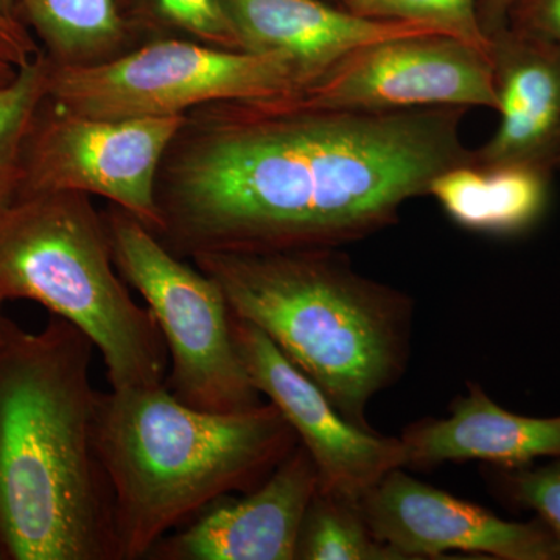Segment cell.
I'll list each match as a JSON object with an SVG mask.
<instances>
[{"label": "cell", "instance_id": "obj_1", "mask_svg": "<svg viewBox=\"0 0 560 560\" xmlns=\"http://www.w3.org/2000/svg\"><path fill=\"white\" fill-rule=\"evenodd\" d=\"M467 110L370 113L280 97L191 109L161 164L156 237L184 260L364 241L441 173L474 164Z\"/></svg>", "mask_w": 560, "mask_h": 560}, {"label": "cell", "instance_id": "obj_2", "mask_svg": "<svg viewBox=\"0 0 560 560\" xmlns=\"http://www.w3.org/2000/svg\"><path fill=\"white\" fill-rule=\"evenodd\" d=\"M92 353L60 316L38 331L0 319L2 560H120Z\"/></svg>", "mask_w": 560, "mask_h": 560}, {"label": "cell", "instance_id": "obj_3", "mask_svg": "<svg viewBox=\"0 0 560 560\" xmlns=\"http://www.w3.org/2000/svg\"><path fill=\"white\" fill-rule=\"evenodd\" d=\"M190 260L219 283L231 312L268 335L342 418L374 431L368 405L399 381L410 359L408 294L360 275L337 248Z\"/></svg>", "mask_w": 560, "mask_h": 560}, {"label": "cell", "instance_id": "obj_4", "mask_svg": "<svg viewBox=\"0 0 560 560\" xmlns=\"http://www.w3.org/2000/svg\"><path fill=\"white\" fill-rule=\"evenodd\" d=\"M95 434L120 560L147 559L210 504L253 492L300 445L271 401L209 412L180 404L165 385L101 393Z\"/></svg>", "mask_w": 560, "mask_h": 560}, {"label": "cell", "instance_id": "obj_5", "mask_svg": "<svg viewBox=\"0 0 560 560\" xmlns=\"http://www.w3.org/2000/svg\"><path fill=\"white\" fill-rule=\"evenodd\" d=\"M38 302L101 350L110 389L165 385L168 352L150 308L132 300L90 195H20L0 208V305Z\"/></svg>", "mask_w": 560, "mask_h": 560}, {"label": "cell", "instance_id": "obj_6", "mask_svg": "<svg viewBox=\"0 0 560 560\" xmlns=\"http://www.w3.org/2000/svg\"><path fill=\"white\" fill-rule=\"evenodd\" d=\"M103 220L117 271L143 298L167 346L165 388L202 411L259 407L261 394L235 349L231 308L219 283L176 257L124 209L116 206Z\"/></svg>", "mask_w": 560, "mask_h": 560}, {"label": "cell", "instance_id": "obj_7", "mask_svg": "<svg viewBox=\"0 0 560 560\" xmlns=\"http://www.w3.org/2000/svg\"><path fill=\"white\" fill-rule=\"evenodd\" d=\"M302 77L282 55L162 39L121 57L60 66L51 61L47 101L97 119L180 116L219 102L293 94Z\"/></svg>", "mask_w": 560, "mask_h": 560}, {"label": "cell", "instance_id": "obj_8", "mask_svg": "<svg viewBox=\"0 0 560 560\" xmlns=\"http://www.w3.org/2000/svg\"><path fill=\"white\" fill-rule=\"evenodd\" d=\"M186 114L97 119L43 102L25 140L20 195H98L161 231L158 176Z\"/></svg>", "mask_w": 560, "mask_h": 560}, {"label": "cell", "instance_id": "obj_9", "mask_svg": "<svg viewBox=\"0 0 560 560\" xmlns=\"http://www.w3.org/2000/svg\"><path fill=\"white\" fill-rule=\"evenodd\" d=\"M280 98L308 108L370 113L445 106L497 109L489 51L447 35L372 44Z\"/></svg>", "mask_w": 560, "mask_h": 560}, {"label": "cell", "instance_id": "obj_10", "mask_svg": "<svg viewBox=\"0 0 560 560\" xmlns=\"http://www.w3.org/2000/svg\"><path fill=\"white\" fill-rule=\"evenodd\" d=\"M231 329L250 382L282 412L312 456L319 492L359 503L389 471L408 467L401 438L381 436L342 418L323 389L268 335L232 312Z\"/></svg>", "mask_w": 560, "mask_h": 560}, {"label": "cell", "instance_id": "obj_11", "mask_svg": "<svg viewBox=\"0 0 560 560\" xmlns=\"http://www.w3.org/2000/svg\"><path fill=\"white\" fill-rule=\"evenodd\" d=\"M375 539L405 560L442 559L460 551L501 560H560V544L539 517L508 522L486 508L389 471L359 501Z\"/></svg>", "mask_w": 560, "mask_h": 560}, {"label": "cell", "instance_id": "obj_12", "mask_svg": "<svg viewBox=\"0 0 560 560\" xmlns=\"http://www.w3.org/2000/svg\"><path fill=\"white\" fill-rule=\"evenodd\" d=\"M318 470L304 445L243 499L224 497L187 525L162 537L150 560H296Z\"/></svg>", "mask_w": 560, "mask_h": 560}, {"label": "cell", "instance_id": "obj_13", "mask_svg": "<svg viewBox=\"0 0 560 560\" xmlns=\"http://www.w3.org/2000/svg\"><path fill=\"white\" fill-rule=\"evenodd\" d=\"M224 5L242 49L289 58L301 73L302 86L372 44L444 35L420 22L361 16L331 0H224Z\"/></svg>", "mask_w": 560, "mask_h": 560}, {"label": "cell", "instance_id": "obj_14", "mask_svg": "<svg viewBox=\"0 0 560 560\" xmlns=\"http://www.w3.org/2000/svg\"><path fill=\"white\" fill-rule=\"evenodd\" d=\"M500 124L474 164H526L555 171L560 150V50L506 27L492 38Z\"/></svg>", "mask_w": 560, "mask_h": 560}, {"label": "cell", "instance_id": "obj_15", "mask_svg": "<svg viewBox=\"0 0 560 560\" xmlns=\"http://www.w3.org/2000/svg\"><path fill=\"white\" fill-rule=\"evenodd\" d=\"M452 401L451 416L425 419L405 431L408 467L481 459L503 469L560 458V416L533 418L495 404L477 383Z\"/></svg>", "mask_w": 560, "mask_h": 560}, {"label": "cell", "instance_id": "obj_16", "mask_svg": "<svg viewBox=\"0 0 560 560\" xmlns=\"http://www.w3.org/2000/svg\"><path fill=\"white\" fill-rule=\"evenodd\" d=\"M551 172L526 164H464L431 180L427 195L464 230L522 234L547 212Z\"/></svg>", "mask_w": 560, "mask_h": 560}, {"label": "cell", "instance_id": "obj_17", "mask_svg": "<svg viewBox=\"0 0 560 560\" xmlns=\"http://www.w3.org/2000/svg\"><path fill=\"white\" fill-rule=\"evenodd\" d=\"M121 0H20L18 18L35 31L55 65L105 60L127 38Z\"/></svg>", "mask_w": 560, "mask_h": 560}, {"label": "cell", "instance_id": "obj_18", "mask_svg": "<svg viewBox=\"0 0 560 560\" xmlns=\"http://www.w3.org/2000/svg\"><path fill=\"white\" fill-rule=\"evenodd\" d=\"M296 560H405L375 539L355 501L316 492L305 511Z\"/></svg>", "mask_w": 560, "mask_h": 560}, {"label": "cell", "instance_id": "obj_19", "mask_svg": "<svg viewBox=\"0 0 560 560\" xmlns=\"http://www.w3.org/2000/svg\"><path fill=\"white\" fill-rule=\"evenodd\" d=\"M50 70L49 55L40 50L0 88V208L20 191L25 140L49 92Z\"/></svg>", "mask_w": 560, "mask_h": 560}, {"label": "cell", "instance_id": "obj_20", "mask_svg": "<svg viewBox=\"0 0 560 560\" xmlns=\"http://www.w3.org/2000/svg\"><path fill=\"white\" fill-rule=\"evenodd\" d=\"M342 5L374 20L420 22L489 54L492 47L478 0H342Z\"/></svg>", "mask_w": 560, "mask_h": 560}, {"label": "cell", "instance_id": "obj_21", "mask_svg": "<svg viewBox=\"0 0 560 560\" xmlns=\"http://www.w3.org/2000/svg\"><path fill=\"white\" fill-rule=\"evenodd\" d=\"M495 480L514 506L536 512L560 544V458L540 467H499Z\"/></svg>", "mask_w": 560, "mask_h": 560}, {"label": "cell", "instance_id": "obj_22", "mask_svg": "<svg viewBox=\"0 0 560 560\" xmlns=\"http://www.w3.org/2000/svg\"><path fill=\"white\" fill-rule=\"evenodd\" d=\"M158 20L209 46L243 50L224 0H147Z\"/></svg>", "mask_w": 560, "mask_h": 560}, {"label": "cell", "instance_id": "obj_23", "mask_svg": "<svg viewBox=\"0 0 560 560\" xmlns=\"http://www.w3.org/2000/svg\"><path fill=\"white\" fill-rule=\"evenodd\" d=\"M511 16L508 27L560 50V0H517Z\"/></svg>", "mask_w": 560, "mask_h": 560}, {"label": "cell", "instance_id": "obj_24", "mask_svg": "<svg viewBox=\"0 0 560 560\" xmlns=\"http://www.w3.org/2000/svg\"><path fill=\"white\" fill-rule=\"evenodd\" d=\"M39 51L38 43L24 22L0 14V61L20 69L35 60Z\"/></svg>", "mask_w": 560, "mask_h": 560}, {"label": "cell", "instance_id": "obj_25", "mask_svg": "<svg viewBox=\"0 0 560 560\" xmlns=\"http://www.w3.org/2000/svg\"><path fill=\"white\" fill-rule=\"evenodd\" d=\"M515 3L517 0H478V13L489 38L508 27Z\"/></svg>", "mask_w": 560, "mask_h": 560}, {"label": "cell", "instance_id": "obj_26", "mask_svg": "<svg viewBox=\"0 0 560 560\" xmlns=\"http://www.w3.org/2000/svg\"><path fill=\"white\" fill-rule=\"evenodd\" d=\"M18 69L9 62L0 61V88L7 86L11 81L16 79Z\"/></svg>", "mask_w": 560, "mask_h": 560}, {"label": "cell", "instance_id": "obj_27", "mask_svg": "<svg viewBox=\"0 0 560 560\" xmlns=\"http://www.w3.org/2000/svg\"><path fill=\"white\" fill-rule=\"evenodd\" d=\"M18 5H20V0H0V14L20 20L18 18Z\"/></svg>", "mask_w": 560, "mask_h": 560}, {"label": "cell", "instance_id": "obj_28", "mask_svg": "<svg viewBox=\"0 0 560 560\" xmlns=\"http://www.w3.org/2000/svg\"><path fill=\"white\" fill-rule=\"evenodd\" d=\"M555 168H560V150L558 156H556Z\"/></svg>", "mask_w": 560, "mask_h": 560}, {"label": "cell", "instance_id": "obj_29", "mask_svg": "<svg viewBox=\"0 0 560 560\" xmlns=\"http://www.w3.org/2000/svg\"><path fill=\"white\" fill-rule=\"evenodd\" d=\"M0 319H2V305H0Z\"/></svg>", "mask_w": 560, "mask_h": 560}, {"label": "cell", "instance_id": "obj_30", "mask_svg": "<svg viewBox=\"0 0 560 560\" xmlns=\"http://www.w3.org/2000/svg\"><path fill=\"white\" fill-rule=\"evenodd\" d=\"M331 2H335V0H331ZM338 2H341V3H342V0H338Z\"/></svg>", "mask_w": 560, "mask_h": 560}, {"label": "cell", "instance_id": "obj_31", "mask_svg": "<svg viewBox=\"0 0 560 560\" xmlns=\"http://www.w3.org/2000/svg\"><path fill=\"white\" fill-rule=\"evenodd\" d=\"M0 560H2V559H0Z\"/></svg>", "mask_w": 560, "mask_h": 560}]
</instances>
